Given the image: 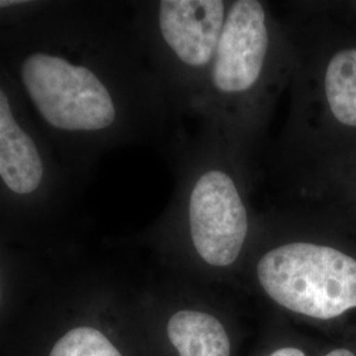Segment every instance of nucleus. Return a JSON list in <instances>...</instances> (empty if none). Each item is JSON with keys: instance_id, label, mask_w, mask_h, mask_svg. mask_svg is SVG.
<instances>
[{"instance_id": "nucleus-1", "label": "nucleus", "mask_w": 356, "mask_h": 356, "mask_svg": "<svg viewBox=\"0 0 356 356\" xmlns=\"http://www.w3.org/2000/svg\"><path fill=\"white\" fill-rule=\"evenodd\" d=\"M294 48L288 26L260 0H231L200 101L204 135L256 163L268 123L289 88Z\"/></svg>"}, {"instance_id": "nucleus-2", "label": "nucleus", "mask_w": 356, "mask_h": 356, "mask_svg": "<svg viewBox=\"0 0 356 356\" xmlns=\"http://www.w3.org/2000/svg\"><path fill=\"white\" fill-rule=\"evenodd\" d=\"M254 175L256 163L204 134L189 151L177 207L206 266L223 269L241 257L254 219Z\"/></svg>"}, {"instance_id": "nucleus-3", "label": "nucleus", "mask_w": 356, "mask_h": 356, "mask_svg": "<svg viewBox=\"0 0 356 356\" xmlns=\"http://www.w3.org/2000/svg\"><path fill=\"white\" fill-rule=\"evenodd\" d=\"M254 273L268 297L293 313L332 319L356 307V259L330 245H275L257 260Z\"/></svg>"}, {"instance_id": "nucleus-4", "label": "nucleus", "mask_w": 356, "mask_h": 356, "mask_svg": "<svg viewBox=\"0 0 356 356\" xmlns=\"http://www.w3.org/2000/svg\"><path fill=\"white\" fill-rule=\"evenodd\" d=\"M22 78L40 114L65 131H104L114 126V97L94 72L44 53L29 56Z\"/></svg>"}, {"instance_id": "nucleus-5", "label": "nucleus", "mask_w": 356, "mask_h": 356, "mask_svg": "<svg viewBox=\"0 0 356 356\" xmlns=\"http://www.w3.org/2000/svg\"><path fill=\"white\" fill-rule=\"evenodd\" d=\"M231 0H161L157 31L193 114L214 63Z\"/></svg>"}, {"instance_id": "nucleus-6", "label": "nucleus", "mask_w": 356, "mask_h": 356, "mask_svg": "<svg viewBox=\"0 0 356 356\" xmlns=\"http://www.w3.org/2000/svg\"><path fill=\"white\" fill-rule=\"evenodd\" d=\"M292 74L316 81L317 86L292 79L288 88L291 104L322 101L332 122L356 129V47L341 48L331 54L316 79L294 70Z\"/></svg>"}, {"instance_id": "nucleus-7", "label": "nucleus", "mask_w": 356, "mask_h": 356, "mask_svg": "<svg viewBox=\"0 0 356 356\" xmlns=\"http://www.w3.org/2000/svg\"><path fill=\"white\" fill-rule=\"evenodd\" d=\"M42 172L36 144L16 123L0 90V177L13 193L29 194L40 186Z\"/></svg>"}, {"instance_id": "nucleus-8", "label": "nucleus", "mask_w": 356, "mask_h": 356, "mask_svg": "<svg viewBox=\"0 0 356 356\" xmlns=\"http://www.w3.org/2000/svg\"><path fill=\"white\" fill-rule=\"evenodd\" d=\"M168 337L179 356H229L231 351L223 325L204 312L181 310L173 314Z\"/></svg>"}, {"instance_id": "nucleus-9", "label": "nucleus", "mask_w": 356, "mask_h": 356, "mask_svg": "<svg viewBox=\"0 0 356 356\" xmlns=\"http://www.w3.org/2000/svg\"><path fill=\"white\" fill-rule=\"evenodd\" d=\"M51 356H122L101 331L76 327L54 344Z\"/></svg>"}, {"instance_id": "nucleus-10", "label": "nucleus", "mask_w": 356, "mask_h": 356, "mask_svg": "<svg viewBox=\"0 0 356 356\" xmlns=\"http://www.w3.org/2000/svg\"><path fill=\"white\" fill-rule=\"evenodd\" d=\"M269 356H305V354L302 351L297 350V348L285 347V348H280V350L275 351L273 354H270ZM326 356H355V354L348 351V350H344V348H338V350L331 351L330 354H327Z\"/></svg>"}, {"instance_id": "nucleus-11", "label": "nucleus", "mask_w": 356, "mask_h": 356, "mask_svg": "<svg viewBox=\"0 0 356 356\" xmlns=\"http://www.w3.org/2000/svg\"><path fill=\"white\" fill-rule=\"evenodd\" d=\"M19 3H23V1H15V0H0V7H10L13 4H19Z\"/></svg>"}]
</instances>
